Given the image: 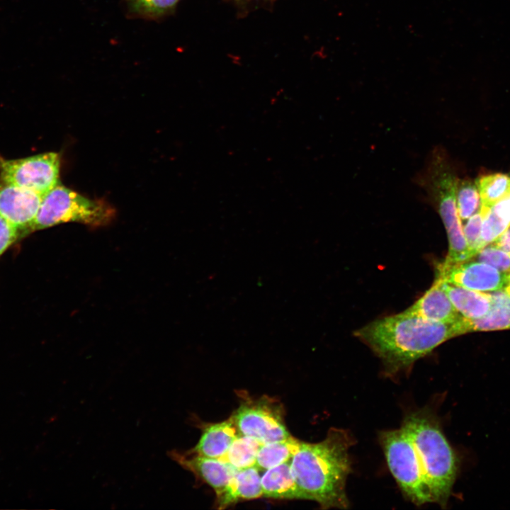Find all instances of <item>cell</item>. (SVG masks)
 Instances as JSON below:
<instances>
[{
  "mask_svg": "<svg viewBox=\"0 0 510 510\" xmlns=\"http://www.w3.org/2000/svg\"><path fill=\"white\" fill-rule=\"evenodd\" d=\"M387 466L404 497L416 505L446 508L460 468L459 458L434 414H407L397 429L379 433Z\"/></svg>",
  "mask_w": 510,
  "mask_h": 510,
  "instance_id": "cell-1",
  "label": "cell"
},
{
  "mask_svg": "<svg viewBox=\"0 0 510 510\" xmlns=\"http://www.w3.org/2000/svg\"><path fill=\"white\" fill-rule=\"evenodd\" d=\"M461 317L438 322L403 311L368 323L354 335L380 358L385 373L392 376L407 372L416 361L440 344L462 335Z\"/></svg>",
  "mask_w": 510,
  "mask_h": 510,
  "instance_id": "cell-2",
  "label": "cell"
},
{
  "mask_svg": "<svg viewBox=\"0 0 510 510\" xmlns=\"http://www.w3.org/2000/svg\"><path fill=\"white\" fill-rule=\"evenodd\" d=\"M354 443L350 431L337 428H331L320 442H302L291 460V470L304 499L314 501L324 509L348 508L346 492V480L351 472L348 450Z\"/></svg>",
  "mask_w": 510,
  "mask_h": 510,
  "instance_id": "cell-3",
  "label": "cell"
},
{
  "mask_svg": "<svg viewBox=\"0 0 510 510\" xmlns=\"http://www.w3.org/2000/svg\"><path fill=\"white\" fill-rule=\"evenodd\" d=\"M115 217V210L107 202L89 199L58 183L42 196L31 232L66 222L103 227Z\"/></svg>",
  "mask_w": 510,
  "mask_h": 510,
  "instance_id": "cell-4",
  "label": "cell"
},
{
  "mask_svg": "<svg viewBox=\"0 0 510 510\" xmlns=\"http://www.w3.org/2000/svg\"><path fill=\"white\" fill-rule=\"evenodd\" d=\"M242 397L239 406L232 414L240 434L254 438L261 444L290 436L280 402L268 396Z\"/></svg>",
  "mask_w": 510,
  "mask_h": 510,
  "instance_id": "cell-5",
  "label": "cell"
},
{
  "mask_svg": "<svg viewBox=\"0 0 510 510\" xmlns=\"http://www.w3.org/2000/svg\"><path fill=\"white\" fill-rule=\"evenodd\" d=\"M60 164L56 152L18 159L0 157V179L43 196L59 183Z\"/></svg>",
  "mask_w": 510,
  "mask_h": 510,
  "instance_id": "cell-6",
  "label": "cell"
},
{
  "mask_svg": "<svg viewBox=\"0 0 510 510\" xmlns=\"http://www.w3.org/2000/svg\"><path fill=\"white\" fill-rule=\"evenodd\" d=\"M457 181L447 180L434 186L427 198L434 206L446 228L448 253L443 266H450L471 259L456 205Z\"/></svg>",
  "mask_w": 510,
  "mask_h": 510,
  "instance_id": "cell-7",
  "label": "cell"
},
{
  "mask_svg": "<svg viewBox=\"0 0 510 510\" xmlns=\"http://www.w3.org/2000/svg\"><path fill=\"white\" fill-rule=\"evenodd\" d=\"M437 276L443 281L479 292L504 290L507 282V275L472 259L447 266L440 265Z\"/></svg>",
  "mask_w": 510,
  "mask_h": 510,
  "instance_id": "cell-8",
  "label": "cell"
},
{
  "mask_svg": "<svg viewBox=\"0 0 510 510\" xmlns=\"http://www.w3.org/2000/svg\"><path fill=\"white\" fill-rule=\"evenodd\" d=\"M42 198L35 192L1 181L0 215L21 232H31Z\"/></svg>",
  "mask_w": 510,
  "mask_h": 510,
  "instance_id": "cell-9",
  "label": "cell"
},
{
  "mask_svg": "<svg viewBox=\"0 0 510 510\" xmlns=\"http://www.w3.org/2000/svg\"><path fill=\"white\" fill-rule=\"evenodd\" d=\"M169 457L196 477L210 485L215 494L221 492L237 470L230 465L213 458L196 454L191 450H172Z\"/></svg>",
  "mask_w": 510,
  "mask_h": 510,
  "instance_id": "cell-10",
  "label": "cell"
},
{
  "mask_svg": "<svg viewBox=\"0 0 510 510\" xmlns=\"http://www.w3.org/2000/svg\"><path fill=\"white\" fill-rule=\"evenodd\" d=\"M404 312L438 322H453L463 317L450 300L438 276L431 287Z\"/></svg>",
  "mask_w": 510,
  "mask_h": 510,
  "instance_id": "cell-11",
  "label": "cell"
},
{
  "mask_svg": "<svg viewBox=\"0 0 510 510\" xmlns=\"http://www.w3.org/2000/svg\"><path fill=\"white\" fill-rule=\"evenodd\" d=\"M259 472L256 466L237 470L225 488L216 494L215 508L222 509L240 501L263 497Z\"/></svg>",
  "mask_w": 510,
  "mask_h": 510,
  "instance_id": "cell-12",
  "label": "cell"
},
{
  "mask_svg": "<svg viewBox=\"0 0 510 510\" xmlns=\"http://www.w3.org/2000/svg\"><path fill=\"white\" fill-rule=\"evenodd\" d=\"M239 435L240 433L231 416L218 423L203 425L201 436L197 444L190 450L200 455L220 458Z\"/></svg>",
  "mask_w": 510,
  "mask_h": 510,
  "instance_id": "cell-13",
  "label": "cell"
},
{
  "mask_svg": "<svg viewBox=\"0 0 510 510\" xmlns=\"http://www.w3.org/2000/svg\"><path fill=\"white\" fill-rule=\"evenodd\" d=\"M489 293L491 305L486 314L477 319L461 317L463 334L472 332L510 329V294L504 290Z\"/></svg>",
  "mask_w": 510,
  "mask_h": 510,
  "instance_id": "cell-14",
  "label": "cell"
},
{
  "mask_svg": "<svg viewBox=\"0 0 510 510\" xmlns=\"http://www.w3.org/2000/svg\"><path fill=\"white\" fill-rule=\"evenodd\" d=\"M263 497L280 499H304L291 470V460L264 470L261 476Z\"/></svg>",
  "mask_w": 510,
  "mask_h": 510,
  "instance_id": "cell-15",
  "label": "cell"
},
{
  "mask_svg": "<svg viewBox=\"0 0 510 510\" xmlns=\"http://www.w3.org/2000/svg\"><path fill=\"white\" fill-rule=\"evenodd\" d=\"M439 278L450 300L463 317L477 319L482 317L489 311L491 305L490 293L467 289Z\"/></svg>",
  "mask_w": 510,
  "mask_h": 510,
  "instance_id": "cell-16",
  "label": "cell"
},
{
  "mask_svg": "<svg viewBox=\"0 0 510 510\" xmlns=\"http://www.w3.org/2000/svg\"><path fill=\"white\" fill-rule=\"evenodd\" d=\"M484 212L482 239L487 246L510 226V194L490 207L482 205Z\"/></svg>",
  "mask_w": 510,
  "mask_h": 510,
  "instance_id": "cell-17",
  "label": "cell"
},
{
  "mask_svg": "<svg viewBox=\"0 0 510 510\" xmlns=\"http://www.w3.org/2000/svg\"><path fill=\"white\" fill-rule=\"evenodd\" d=\"M302 441L290 437L261 444L256 457L255 466L266 470L292 460L299 450Z\"/></svg>",
  "mask_w": 510,
  "mask_h": 510,
  "instance_id": "cell-18",
  "label": "cell"
},
{
  "mask_svg": "<svg viewBox=\"0 0 510 510\" xmlns=\"http://www.w3.org/2000/svg\"><path fill=\"white\" fill-rule=\"evenodd\" d=\"M261 446V443L254 438L240 434L218 459L237 470L255 466Z\"/></svg>",
  "mask_w": 510,
  "mask_h": 510,
  "instance_id": "cell-19",
  "label": "cell"
},
{
  "mask_svg": "<svg viewBox=\"0 0 510 510\" xmlns=\"http://www.w3.org/2000/svg\"><path fill=\"white\" fill-rule=\"evenodd\" d=\"M482 206L490 207L510 194V174L496 173L479 177L475 181Z\"/></svg>",
  "mask_w": 510,
  "mask_h": 510,
  "instance_id": "cell-20",
  "label": "cell"
},
{
  "mask_svg": "<svg viewBox=\"0 0 510 510\" xmlns=\"http://www.w3.org/2000/svg\"><path fill=\"white\" fill-rule=\"evenodd\" d=\"M456 205L462 224L480 210L482 203L475 182L469 179L458 180Z\"/></svg>",
  "mask_w": 510,
  "mask_h": 510,
  "instance_id": "cell-21",
  "label": "cell"
},
{
  "mask_svg": "<svg viewBox=\"0 0 510 510\" xmlns=\"http://www.w3.org/2000/svg\"><path fill=\"white\" fill-rule=\"evenodd\" d=\"M179 0H128L130 11L140 16L158 18L172 11Z\"/></svg>",
  "mask_w": 510,
  "mask_h": 510,
  "instance_id": "cell-22",
  "label": "cell"
},
{
  "mask_svg": "<svg viewBox=\"0 0 510 510\" xmlns=\"http://www.w3.org/2000/svg\"><path fill=\"white\" fill-rule=\"evenodd\" d=\"M484 212L480 210L471 216L463 225V231L471 259L485 246L482 239V225Z\"/></svg>",
  "mask_w": 510,
  "mask_h": 510,
  "instance_id": "cell-23",
  "label": "cell"
},
{
  "mask_svg": "<svg viewBox=\"0 0 510 510\" xmlns=\"http://www.w3.org/2000/svg\"><path fill=\"white\" fill-rule=\"evenodd\" d=\"M470 259L489 264L507 276L510 274V255L491 244Z\"/></svg>",
  "mask_w": 510,
  "mask_h": 510,
  "instance_id": "cell-24",
  "label": "cell"
},
{
  "mask_svg": "<svg viewBox=\"0 0 510 510\" xmlns=\"http://www.w3.org/2000/svg\"><path fill=\"white\" fill-rule=\"evenodd\" d=\"M19 230L0 215V256L16 242Z\"/></svg>",
  "mask_w": 510,
  "mask_h": 510,
  "instance_id": "cell-25",
  "label": "cell"
},
{
  "mask_svg": "<svg viewBox=\"0 0 510 510\" xmlns=\"http://www.w3.org/2000/svg\"><path fill=\"white\" fill-rule=\"evenodd\" d=\"M491 244L510 255V226Z\"/></svg>",
  "mask_w": 510,
  "mask_h": 510,
  "instance_id": "cell-26",
  "label": "cell"
},
{
  "mask_svg": "<svg viewBox=\"0 0 510 510\" xmlns=\"http://www.w3.org/2000/svg\"><path fill=\"white\" fill-rule=\"evenodd\" d=\"M504 290L510 294V274L507 276V282Z\"/></svg>",
  "mask_w": 510,
  "mask_h": 510,
  "instance_id": "cell-27",
  "label": "cell"
}]
</instances>
